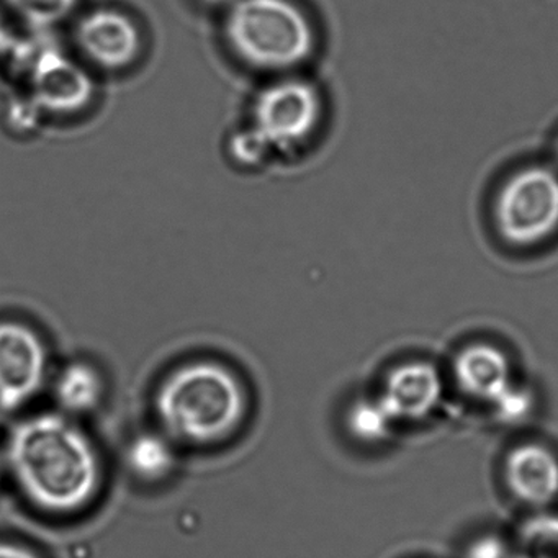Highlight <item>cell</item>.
<instances>
[{"label":"cell","mask_w":558,"mask_h":558,"mask_svg":"<svg viewBox=\"0 0 558 558\" xmlns=\"http://www.w3.org/2000/svg\"><path fill=\"white\" fill-rule=\"evenodd\" d=\"M225 35L241 61L270 73L300 66L315 47L312 24L290 0H234Z\"/></svg>","instance_id":"cell-3"},{"label":"cell","mask_w":558,"mask_h":558,"mask_svg":"<svg viewBox=\"0 0 558 558\" xmlns=\"http://www.w3.org/2000/svg\"><path fill=\"white\" fill-rule=\"evenodd\" d=\"M453 380L465 397L486 404L492 411L519 385L512 378L505 352L485 342L466 345L456 355Z\"/></svg>","instance_id":"cell-10"},{"label":"cell","mask_w":558,"mask_h":558,"mask_svg":"<svg viewBox=\"0 0 558 558\" xmlns=\"http://www.w3.org/2000/svg\"><path fill=\"white\" fill-rule=\"evenodd\" d=\"M442 391L439 371L429 362L413 361L395 367L375 395L398 426L430 416L442 400Z\"/></svg>","instance_id":"cell-7"},{"label":"cell","mask_w":558,"mask_h":558,"mask_svg":"<svg viewBox=\"0 0 558 558\" xmlns=\"http://www.w3.org/2000/svg\"><path fill=\"white\" fill-rule=\"evenodd\" d=\"M48 352L40 336L15 322L0 323V410L15 411L40 393Z\"/></svg>","instance_id":"cell-6"},{"label":"cell","mask_w":558,"mask_h":558,"mask_svg":"<svg viewBox=\"0 0 558 558\" xmlns=\"http://www.w3.org/2000/svg\"><path fill=\"white\" fill-rule=\"evenodd\" d=\"M348 426L352 436L367 444L385 442L395 433V421L388 416L377 395L359 398L349 408Z\"/></svg>","instance_id":"cell-15"},{"label":"cell","mask_w":558,"mask_h":558,"mask_svg":"<svg viewBox=\"0 0 558 558\" xmlns=\"http://www.w3.org/2000/svg\"><path fill=\"white\" fill-rule=\"evenodd\" d=\"M159 423L172 439L215 444L243 423L246 393L236 374L211 361H195L172 371L156 393Z\"/></svg>","instance_id":"cell-2"},{"label":"cell","mask_w":558,"mask_h":558,"mask_svg":"<svg viewBox=\"0 0 558 558\" xmlns=\"http://www.w3.org/2000/svg\"><path fill=\"white\" fill-rule=\"evenodd\" d=\"M9 5L28 24L48 27L73 12L77 0H8Z\"/></svg>","instance_id":"cell-16"},{"label":"cell","mask_w":558,"mask_h":558,"mask_svg":"<svg viewBox=\"0 0 558 558\" xmlns=\"http://www.w3.org/2000/svg\"><path fill=\"white\" fill-rule=\"evenodd\" d=\"M102 395L104 384L99 372L84 362L68 365L54 381V398L71 414H86L96 410Z\"/></svg>","instance_id":"cell-12"},{"label":"cell","mask_w":558,"mask_h":558,"mask_svg":"<svg viewBox=\"0 0 558 558\" xmlns=\"http://www.w3.org/2000/svg\"><path fill=\"white\" fill-rule=\"evenodd\" d=\"M514 558H558V514L537 511L511 541Z\"/></svg>","instance_id":"cell-14"},{"label":"cell","mask_w":558,"mask_h":558,"mask_svg":"<svg viewBox=\"0 0 558 558\" xmlns=\"http://www.w3.org/2000/svg\"><path fill=\"white\" fill-rule=\"evenodd\" d=\"M0 558H40L28 548L15 544H0Z\"/></svg>","instance_id":"cell-18"},{"label":"cell","mask_w":558,"mask_h":558,"mask_svg":"<svg viewBox=\"0 0 558 558\" xmlns=\"http://www.w3.org/2000/svg\"><path fill=\"white\" fill-rule=\"evenodd\" d=\"M499 236L512 246L527 247L558 230V174L531 166L512 174L495 198Z\"/></svg>","instance_id":"cell-4"},{"label":"cell","mask_w":558,"mask_h":558,"mask_svg":"<svg viewBox=\"0 0 558 558\" xmlns=\"http://www.w3.org/2000/svg\"><path fill=\"white\" fill-rule=\"evenodd\" d=\"M463 558H514L511 542L502 541L495 535H486L473 542L465 550Z\"/></svg>","instance_id":"cell-17"},{"label":"cell","mask_w":558,"mask_h":558,"mask_svg":"<svg viewBox=\"0 0 558 558\" xmlns=\"http://www.w3.org/2000/svg\"><path fill=\"white\" fill-rule=\"evenodd\" d=\"M322 119L318 90L305 81L287 80L266 87L253 110V133L266 149H289L305 142Z\"/></svg>","instance_id":"cell-5"},{"label":"cell","mask_w":558,"mask_h":558,"mask_svg":"<svg viewBox=\"0 0 558 558\" xmlns=\"http://www.w3.org/2000/svg\"><path fill=\"white\" fill-rule=\"evenodd\" d=\"M126 462L138 478L148 482L166 478L175 465L172 440L165 434H140L129 446Z\"/></svg>","instance_id":"cell-13"},{"label":"cell","mask_w":558,"mask_h":558,"mask_svg":"<svg viewBox=\"0 0 558 558\" xmlns=\"http://www.w3.org/2000/svg\"><path fill=\"white\" fill-rule=\"evenodd\" d=\"M505 482L522 506L545 511L558 499L557 453L538 442L519 444L506 457Z\"/></svg>","instance_id":"cell-9"},{"label":"cell","mask_w":558,"mask_h":558,"mask_svg":"<svg viewBox=\"0 0 558 558\" xmlns=\"http://www.w3.org/2000/svg\"><path fill=\"white\" fill-rule=\"evenodd\" d=\"M8 462L25 498L51 514L80 511L99 492L96 447L61 414H38L19 424L9 439Z\"/></svg>","instance_id":"cell-1"},{"label":"cell","mask_w":558,"mask_h":558,"mask_svg":"<svg viewBox=\"0 0 558 558\" xmlns=\"http://www.w3.org/2000/svg\"><path fill=\"white\" fill-rule=\"evenodd\" d=\"M34 99L51 113H74L93 99L89 74L58 51H45L35 60L32 73Z\"/></svg>","instance_id":"cell-11"},{"label":"cell","mask_w":558,"mask_h":558,"mask_svg":"<svg viewBox=\"0 0 558 558\" xmlns=\"http://www.w3.org/2000/svg\"><path fill=\"white\" fill-rule=\"evenodd\" d=\"M9 47V32L5 28L4 22L0 19V53H4L5 48Z\"/></svg>","instance_id":"cell-19"},{"label":"cell","mask_w":558,"mask_h":558,"mask_svg":"<svg viewBox=\"0 0 558 558\" xmlns=\"http://www.w3.org/2000/svg\"><path fill=\"white\" fill-rule=\"evenodd\" d=\"M76 40L84 57L104 70L130 66L142 50L135 22L109 9L86 15L77 25Z\"/></svg>","instance_id":"cell-8"},{"label":"cell","mask_w":558,"mask_h":558,"mask_svg":"<svg viewBox=\"0 0 558 558\" xmlns=\"http://www.w3.org/2000/svg\"><path fill=\"white\" fill-rule=\"evenodd\" d=\"M204 4L207 5H225L230 4V2H234V0H201Z\"/></svg>","instance_id":"cell-20"},{"label":"cell","mask_w":558,"mask_h":558,"mask_svg":"<svg viewBox=\"0 0 558 558\" xmlns=\"http://www.w3.org/2000/svg\"><path fill=\"white\" fill-rule=\"evenodd\" d=\"M557 159H558V143H557Z\"/></svg>","instance_id":"cell-21"}]
</instances>
